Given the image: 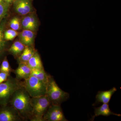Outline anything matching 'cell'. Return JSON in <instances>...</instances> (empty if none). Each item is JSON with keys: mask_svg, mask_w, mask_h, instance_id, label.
Wrapping results in <instances>:
<instances>
[{"mask_svg": "<svg viewBox=\"0 0 121 121\" xmlns=\"http://www.w3.org/2000/svg\"><path fill=\"white\" fill-rule=\"evenodd\" d=\"M25 89L31 98L37 97L46 95L47 83L30 76L24 81Z\"/></svg>", "mask_w": 121, "mask_h": 121, "instance_id": "5b68a950", "label": "cell"}, {"mask_svg": "<svg viewBox=\"0 0 121 121\" xmlns=\"http://www.w3.org/2000/svg\"><path fill=\"white\" fill-rule=\"evenodd\" d=\"M24 86V82L10 76L7 80L0 84V106L9 104L15 91Z\"/></svg>", "mask_w": 121, "mask_h": 121, "instance_id": "7a4b0ae2", "label": "cell"}, {"mask_svg": "<svg viewBox=\"0 0 121 121\" xmlns=\"http://www.w3.org/2000/svg\"><path fill=\"white\" fill-rule=\"evenodd\" d=\"M117 90V89L115 87H113L109 90L99 91L96 95V101L93 105H97L101 103L103 104H108L112 95Z\"/></svg>", "mask_w": 121, "mask_h": 121, "instance_id": "8fae6325", "label": "cell"}, {"mask_svg": "<svg viewBox=\"0 0 121 121\" xmlns=\"http://www.w3.org/2000/svg\"><path fill=\"white\" fill-rule=\"evenodd\" d=\"M110 115H115L117 117H121V114L115 113L111 111L109 107L108 104L104 103L99 107L95 108L94 115L91 117V120L94 121L95 117L102 115L105 117H108Z\"/></svg>", "mask_w": 121, "mask_h": 121, "instance_id": "4fadbf2b", "label": "cell"}, {"mask_svg": "<svg viewBox=\"0 0 121 121\" xmlns=\"http://www.w3.org/2000/svg\"><path fill=\"white\" fill-rule=\"evenodd\" d=\"M24 121L17 111L10 104L0 106V121Z\"/></svg>", "mask_w": 121, "mask_h": 121, "instance_id": "8992f818", "label": "cell"}, {"mask_svg": "<svg viewBox=\"0 0 121 121\" xmlns=\"http://www.w3.org/2000/svg\"><path fill=\"white\" fill-rule=\"evenodd\" d=\"M19 41L27 47H34L35 32L27 30H23L18 35Z\"/></svg>", "mask_w": 121, "mask_h": 121, "instance_id": "7c38bea8", "label": "cell"}, {"mask_svg": "<svg viewBox=\"0 0 121 121\" xmlns=\"http://www.w3.org/2000/svg\"><path fill=\"white\" fill-rule=\"evenodd\" d=\"M44 121H68L60 105L51 104L43 116Z\"/></svg>", "mask_w": 121, "mask_h": 121, "instance_id": "52a82bcc", "label": "cell"}, {"mask_svg": "<svg viewBox=\"0 0 121 121\" xmlns=\"http://www.w3.org/2000/svg\"><path fill=\"white\" fill-rule=\"evenodd\" d=\"M6 22L2 21L0 23V55L1 56L5 52H7L8 48L7 47V41L4 39V30Z\"/></svg>", "mask_w": 121, "mask_h": 121, "instance_id": "e0dca14e", "label": "cell"}, {"mask_svg": "<svg viewBox=\"0 0 121 121\" xmlns=\"http://www.w3.org/2000/svg\"><path fill=\"white\" fill-rule=\"evenodd\" d=\"M32 69L26 63H20L16 69L13 70V72L16 75L17 79L19 80H26L31 76Z\"/></svg>", "mask_w": 121, "mask_h": 121, "instance_id": "30bf717a", "label": "cell"}, {"mask_svg": "<svg viewBox=\"0 0 121 121\" xmlns=\"http://www.w3.org/2000/svg\"><path fill=\"white\" fill-rule=\"evenodd\" d=\"M35 49L34 47L26 46L21 55L17 58L18 64L27 63L35 53Z\"/></svg>", "mask_w": 121, "mask_h": 121, "instance_id": "2e32d148", "label": "cell"}, {"mask_svg": "<svg viewBox=\"0 0 121 121\" xmlns=\"http://www.w3.org/2000/svg\"><path fill=\"white\" fill-rule=\"evenodd\" d=\"M13 69L11 68L9 65L7 57L5 56L2 60V63L0 66V72H5L11 74L13 72Z\"/></svg>", "mask_w": 121, "mask_h": 121, "instance_id": "ffe728a7", "label": "cell"}, {"mask_svg": "<svg viewBox=\"0 0 121 121\" xmlns=\"http://www.w3.org/2000/svg\"><path fill=\"white\" fill-rule=\"evenodd\" d=\"M1 56L0 55V58H1Z\"/></svg>", "mask_w": 121, "mask_h": 121, "instance_id": "d4e9b609", "label": "cell"}, {"mask_svg": "<svg viewBox=\"0 0 121 121\" xmlns=\"http://www.w3.org/2000/svg\"><path fill=\"white\" fill-rule=\"evenodd\" d=\"M9 26L11 29L17 31L22 28L21 19L17 17H13L10 20L9 23Z\"/></svg>", "mask_w": 121, "mask_h": 121, "instance_id": "d6986e66", "label": "cell"}, {"mask_svg": "<svg viewBox=\"0 0 121 121\" xmlns=\"http://www.w3.org/2000/svg\"><path fill=\"white\" fill-rule=\"evenodd\" d=\"M46 95L50 99L51 104L60 105L69 97V93L60 89L55 80L50 75L47 83Z\"/></svg>", "mask_w": 121, "mask_h": 121, "instance_id": "3957f363", "label": "cell"}, {"mask_svg": "<svg viewBox=\"0 0 121 121\" xmlns=\"http://www.w3.org/2000/svg\"><path fill=\"white\" fill-rule=\"evenodd\" d=\"M10 5L5 2L0 3V23L8 14Z\"/></svg>", "mask_w": 121, "mask_h": 121, "instance_id": "44dd1931", "label": "cell"}, {"mask_svg": "<svg viewBox=\"0 0 121 121\" xmlns=\"http://www.w3.org/2000/svg\"><path fill=\"white\" fill-rule=\"evenodd\" d=\"M19 32L12 29L6 30L4 32V39L6 41L13 40L18 36Z\"/></svg>", "mask_w": 121, "mask_h": 121, "instance_id": "7402d4cb", "label": "cell"}, {"mask_svg": "<svg viewBox=\"0 0 121 121\" xmlns=\"http://www.w3.org/2000/svg\"><path fill=\"white\" fill-rule=\"evenodd\" d=\"M50 74H48L43 69H33L31 70V76L35 77L43 82L47 83Z\"/></svg>", "mask_w": 121, "mask_h": 121, "instance_id": "ac0fdd59", "label": "cell"}, {"mask_svg": "<svg viewBox=\"0 0 121 121\" xmlns=\"http://www.w3.org/2000/svg\"><path fill=\"white\" fill-rule=\"evenodd\" d=\"M31 97L24 86L15 91L9 104L16 109L24 121L30 120L32 117Z\"/></svg>", "mask_w": 121, "mask_h": 121, "instance_id": "6da1fadb", "label": "cell"}, {"mask_svg": "<svg viewBox=\"0 0 121 121\" xmlns=\"http://www.w3.org/2000/svg\"><path fill=\"white\" fill-rule=\"evenodd\" d=\"M26 46L19 40L15 41L9 48L7 52L17 58L22 54Z\"/></svg>", "mask_w": 121, "mask_h": 121, "instance_id": "5bb4252c", "label": "cell"}, {"mask_svg": "<svg viewBox=\"0 0 121 121\" xmlns=\"http://www.w3.org/2000/svg\"><path fill=\"white\" fill-rule=\"evenodd\" d=\"M13 9L16 13L22 16L33 12L30 0H16L13 2Z\"/></svg>", "mask_w": 121, "mask_h": 121, "instance_id": "9c48e42d", "label": "cell"}, {"mask_svg": "<svg viewBox=\"0 0 121 121\" xmlns=\"http://www.w3.org/2000/svg\"><path fill=\"white\" fill-rule=\"evenodd\" d=\"M15 0H13V2H14V1H15Z\"/></svg>", "mask_w": 121, "mask_h": 121, "instance_id": "484cf974", "label": "cell"}, {"mask_svg": "<svg viewBox=\"0 0 121 121\" xmlns=\"http://www.w3.org/2000/svg\"><path fill=\"white\" fill-rule=\"evenodd\" d=\"M3 2H5L4 0H0V3Z\"/></svg>", "mask_w": 121, "mask_h": 121, "instance_id": "cb8c5ba5", "label": "cell"}, {"mask_svg": "<svg viewBox=\"0 0 121 121\" xmlns=\"http://www.w3.org/2000/svg\"><path fill=\"white\" fill-rule=\"evenodd\" d=\"M26 64L31 69H44L41 57L36 50Z\"/></svg>", "mask_w": 121, "mask_h": 121, "instance_id": "9a60e30c", "label": "cell"}, {"mask_svg": "<svg viewBox=\"0 0 121 121\" xmlns=\"http://www.w3.org/2000/svg\"><path fill=\"white\" fill-rule=\"evenodd\" d=\"M10 76V74L0 72V84L7 80Z\"/></svg>", "mask_w": 121, "mask_h": 121, "instance_id": "603a6c76", "label": "cell"}, {"mask_svg": "<svg viewBox=\"0 0 121 121\" xmlns=\"http://www.w3.org/2000/svg\"><path fill=\"white\" fill-rule=\"evenodd\" d=\"M32 108L31 121H44L43 116L51 103L47 95L31 98Z\"/></svg>", "mask_w": 121, "mask_h": 121, "instance_id": "277c9868", "label": "cell"}, {"mask_svg": "<svg viewBox=\"0 0 121 121\" xmlns=\"http://www.w3.org/2000/svg\"><path fill=\"white\" fill-rule=\"evenodd\" d=\"M23 30H31L35 32L39 27V21L35 13L33 12L23 16L21 19Z\"/></svg>", "mask_w": 121, "mask_h": 121, "instance_id": "ba28073f", "label": "cell"}]
</instances>
